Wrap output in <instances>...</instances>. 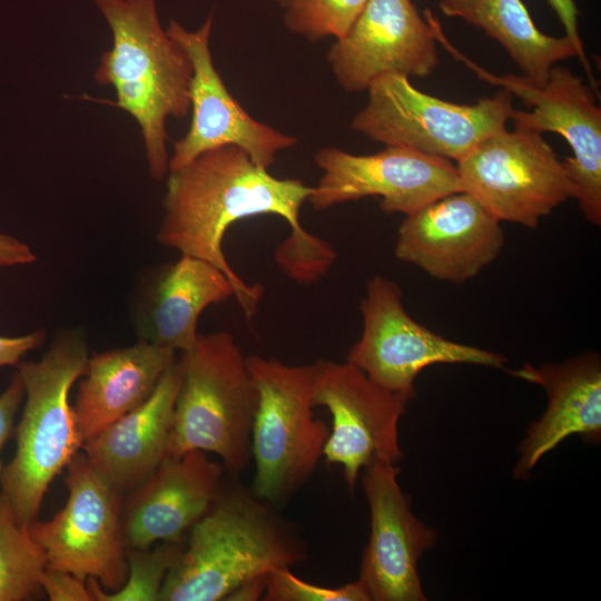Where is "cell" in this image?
Returning <instances> with one entry per match:
<instances>
[{
	"label": "cell",
	"instance_id": "cell-17",
	"mask_svg": "<svg viewBox=\"0 0 601 601\" xmlns=\"http://www.w3.org/2000/svg\"><path fill=\"white\" fill-rule=\"evenodd\" d=\"M327 61L341 88L357 92L388 73L428 77L439 53L431 24L411 0H368L346 35L333 43Z\"/></svg>",
	"mask_w": 601,
	"mask_h": 601
},
{
	"label": "cell",
	"instance_id": "cell-20",
	"mask_svg": "<svg viewBox=\"0 0 601 601\" xmlns=\"http://www.w3.org/2000/svg\"><path fill=\"white\" fill-rule=\"evenodd\" d=\"M508 372L540 385L548 395L545 412L529 425L520 444V457L513 469L515 479L525 480L539 460L570 435L577 434L589 444L600 443L601 358L598 353L590 351L558 364L525 363Z\"/></svg>",
	"mask_w": 601,
	"mask_h": 601
},
{
	"label": "cell",
	"instance_id": "cell-5",
	"mask_svg": "<svg viewBox=\"0 0 601 601\" xmlns=\"http://www.w3.org/2000/svg\"><path fill=\"white\" fill-rule=\"evenodd\" d=\"M180 384L168 456L193 450L214 453L228 474L252 460V431L258 392L246 356L228 332L199 334L177 358Z\"/></svg>",
	"mask_w": 601,
	"mask_h": 601
},
{
	"label": "cell",
	"instance_id": "cell-24",
	"mask_svg": "<svg viewBox=\"0 0 601 601\" xmlns=\"http://www.w3.org/2000/svg\"><path fill=\"white\" fill-rule=\"evenodd\" d=\"M46 566L43 550L0 496V601H27L41 595L40 579Z\"/></svg>",
	"mask_w": 601,
	"mask_h": 601
},
{
	"label": "cell",
	"instance_id": "cell-13",
	"mask_svg": "<svg viewBox=\"0 0 601 601\" xmlns=\"http://www.w3.org/2000/svg\"><path fill=\"white\" fill-rule=\"evenodd\" d=\"M323 175L307 201L315 210L381 197L384 213L413 214L428 203L462 191L452 160L400 146H386L371 155H354L325 147L315 155Z\"/></svg>",
	"mask_w": 601,
	"mask_h": 601
},
{
	"label": "cell",
	"instance_id": "cell-15",
	"mask_svg": "<svg viewBox=\"0 0 601 601\" xmlns=\"http://www.w3.org/2000/svg\"><path fill=\"white\" fill-rule=\"evenodd\" d=\"M396 464L375 457L363 469L362 486L371 515V533L358 580L371 601H424L418 561L433 549L437 532L415 516L401 489Z\"/></svg>",
	"mask_w": 601,
	"mask_h": 601
},
{
	"label": "cell",
	"instance_id": "cell-1",
	"mask_svg": "<svg viewBox=\"0 0 601 601\" xmlns=\"http://www.w3.org/2000/svg\"><path fill=\"white\" fill-rule=\"evenodd\" d=\"M311 193L312 187L302 180L274 177L242 148L220 146L168 173L164 216L156 237L180 255L220 269L231 282L245 317L250 319L264 288L247 284L230 267L223 252L225 234L233 224L252 216L284 218L290 234L276 249L275 260L296 283H316L334 264L336 252L300 225V208Z\"/></svg>",
	"mask_w": 601,
	"mask_h": 601
},
{
	"label": "cell",
	"instance_id": "cell-12",
	"mask_svg": "<svg viewBox=\"0 0 601 601\" xmlns=\"http://www.w3.org/2000/svg\"><path fill=\"white\" fill-rule=\"evenodd\" d=\"M313 367V405L332 416L323 456L342 466L353 492L359 473L375 457L394 464L404 457L398 424L411 400L382 387L347 361L319 359Z\"/></svg>",
	"mask_w": 601,
	"mask_h": 601
},
{
	"label": "cell",
	"instance_id": "cell-26",
	"mask_svg": "<svg viewBox=\"0 0 601 601\" xmlns=\"http://www.w3.org/2000/svg\"><path fill=\"white\" fill-rule=\"evenodd\" d=\"M368 0H288L284 24L309 41L342 38L356 21Z\"/></svg>",
	"mask_w": 601,
	"mask_h": 601
},
{
	"label": "cell",
	"instance_id": "cell-18",
	"mask_svg": "<svg viewBox=\"0 0 601 601\" xmlns=\"http://www.w3.org/2000/svg\"><path fill=\"white\" fill-rule=\"evenodd\" d=\"M226 469L206 452L193 450L167 456L122 505L126 548L184 542L186 534L220 494Z\"/></svg>",
	"mask_w": 601,
	"mask_h": 601
},
{
	"label": "cell",
	"instance_id": "cell-30",
	"mask_svg": "<svg viewBox=\"0 0 601 601\" xmlns=\"http://www.w3.org/2000/svg\"><path fill=\"white\" fill-rule=\"evenodd\" d=\"M46 336L43 328L19 336H0V367L18 365L27 353L45 343Z\"/></svg>",
	"mask_w": 601,
	"mask_h": 601
},
{
	"label": "cell",
	"instance_id": "cell-4",
	"mask_svg": "<svg viewBox=\"0 0 601 601\" xmlns=\"http://www.w3.org/2000/svg\"><path fill=\"white\" fill-rule=\"evenodd\" d=\"M88 358L85 329L66 327L56 333L39 361L17 365L24 406L16 428V454L0 473V496L21 525L37 520L49 485L81 450L69 393Z\"/></svg>",
	"mask_w": 601,
	"mask_h": 601
},
{
	"label": "cell",
	"instance_id": "cell-29",
	"mask_svg": "<svg viewBox=\"0 0 601 601\" xmlns=\"http://www.w3.org/2000/svg\"><path fill=\"white\" fill-rule=\"evenodd\" d=\"M23 398V384L16 371L9 385L0 395V473L4 466L1 460V453L10 437L14 416Z\"/></svg>",
	"mask_w": 601,
	"mask_h": 601
},
{
	"label": "cell",
	"instance_id": "cell-19",
	"mask_svg": "<svg viewBox=\"0 0 601 601\" xmlns=\"http://www.w3.org/2000/svg\"><path fill=\"white\" fill-rule=\"evenodd\" d=\"M231 297L235 288L220 269L180 255L139 276L130 297V319L139 341L183 353L198 338L201 313Z\"/></svg>",
	"mask_w": 601,
	"mask_h": 601
},
{
	"label": "cell",
	"instance_id": "cell-32",
	"mask_svg": "<svg viewBox=\"0 0 601 601\" xmlns=\"http://www.w3.org/2000/svg\"><path fill=\"white\" fill-rule=\"evenodd\" d=\"M36 259L37 255L28 244L0 233V267L29 265Z\"/></svg>",
	"mask_w": 601,
	"mask_h": 601
},
{
	"label": "cell",
	"instance_id": "cell-9",
	"mask_svg": "<svg viewBox=\"0 0 601 601\" xmlns=\"http://www.w3.org/2000/svg\"><path fill=\"white\" fill-rule=\"evenodd\" d=\"M66 469L65 506L48 521L35 520L29 532L45 552L46 568L82 581L93 578L105 591H117L128 575L121 493L96 472L81 450Z\"/></svg>",
	"mask_w": 601,
	"mask_h": 601
},
{
	"label": "cell",
	"instance_id": "cell-28",
	"mask_svg": "<svg viewBox=\"0 0 601 601\" xmlns=\"http://www.w3.org/2000/svg\"><path fill=\"white\" fill-rule=\"evenodd\" d=\"M75 575L46 568L40 585L51 601H93L88 585Z\"/></svg>",
	"mask_w": 601,
	"mask_h": 601
},
{
	"label": "cell",
	"instance_id": "cell-23",
	"mask_svg": "<svg viewBox=\"0 0 601 601\" xmlns=\"http://www.w3.org/2000/svg\"><path fill=\"white\" fill-rule=\"evenodd\" d=\"M439 7L445 16L463 19L500 42L534 86L546 83L555 63L578 57L565 36H549L535 26L522 0H441Z\"/></svg>",
	"mask_w": 601,
	"mask_h": 601
},
{
	"label": "cell",
	"instance_id": "cell-31",
	"mask_svg": "<svg viewBox=\"0 0 601 601\" xmlns=\"http://www.w3.org/2000/svg\"><path fill=\"white\" fill-rule=\"evenodd\" d=\"M546 1L556 13L559 20L561 21L565 30V37L574 46L578 58L583 65L585 71L588 72L589 78L592 82V86H594L595 81L593 79L591 68H590L588 58L585 57L583 45L579 35V28H578L579 10L575 6V2L573 0H546Z\"/></svg>",
	"mask_w": 601,
	"mask_h": 601
},
{
	"label": "cell",
	"instance_id": "cell-2",
	"mask_svg": "<svg viewBox=\"0 0 601 601\" xmlns=\"http://www.w3.org/2000/svg\"><path fill=\"white\" fill-rule=\"evenodd\" d=\"M230 474L193 524L158 601H223L240 584L307 559L299 526Z\"/></svg>",
	"mask_w": 601,
	"mask_h": 601
},
{
	"label": "cell",
	"instance_id": "cell-25",
	"mask_svg": "<svg viewBox=\"0 0 601 601\" xmlns=\"http://www.w3.org/2000/svg\"><path fill=\"white\" fill-rule=\"evenodd\" d=\"M184 544L185 541H162L154 549L127 548L128 575L119 590L105 591L96 579H87L93 601H158L165 578Z\"/></svg>",
	"mask_w": 601,
	"mask_h": 601
},
{
	"label": "cell",
	"instance_id": "cell-11",
	"mask_svg": "<svg viewBox=\"0 0 601 601\" xmlns=\"http://www.w3.org/2000/svg\"><path fill=\"white\" fill-rule=\"evenodd\" d=\"M442 45L491 83L502 86L523 100L531 111L515 110V125L561 135L572 149L563 165L575 187L574 198L585 220L601 224V109L591 87L570 69L553 66L544 86L522 76L491 75L459 52L446 39Z\"/></svg>",
	"mask_w": 601,
	"mask_h": 601
},
{
	"label": "cell",
	"instance_id": "cell-21",
	"mask_svg": "<svg viewBox=\"0 0 601 601\" xmlns=\"http://www.w3.org/2000/svg\"><path fill=\"white\" fill-rule=\"evenodd\" d=\"M179 384L176 361L146 402L83 442L90 465L119 493L131 492L168 456Z\"/></svg>",
	"mask_w": 601,
	"mask_h": 601
},
{
	"label": "cell",
	"instance_id": "cell-22",
	"mask_svg": "<svg viewBox=\"0 0 601 601\" xmlns=\"http://www.w3.org/2000/svg\"><path fill=\"white\" fill-rule=\"evenodd\" d=\"M176 361V352L139 339L89 356L72 405L82 441L146 402Z\"/></svg>",
	"mask_w": 601,
	"mask_h": 601
},
{
	"label": "cell",
	"instance_id": "cell-8",
	"mask_svg": "<svg viewBox=\"0 0 601 601\" xmlns=\"http://www.w3.org/2000/svg\"><path fill=\"white\" fill-rule=\"evenodd\" d=\"M456 168L463 191L500 221L528 228L575 196L563 161L542 132L521 125L487 136Z\"/></svg>",
	"mask_w": 601,
	"mask_h": 601
},
{
	"label": "cell",
	"instance_id": "cell-33",
	"mask_svg": "<svg viewBox=\"0 0 601 601\" xmlns=\"http://www.w3.org/2000/svg\"><path fill=\"white\" fill-rule=\"evenodd\" d=\"M266 589V575L252 579L236 588L226 601H256L263 600Z\"/></svg>",
	"mask_w": 601,
	"mask_h": 601
},
{
	"label": "cell",
	"instance_id": "cell-7",
	"mask_svg": "<svg viewBox=\"0 0 601 601\" xmlns=\"http://www.w3.org/2000/svg\"><path fill=\"white\" fill-rule=\"evenodd\" d=\"M367 91V105L352 119L354 131L385 146L455 161L506 128L514 111L513 95L504 88L476 104L462 105L420 91L398 73L380 77Z\"/></svg>",
	"mask_w": 601,
	"mask_h": 601
},
{
	"label": "cell",
	"instance_id": "cell-16",
	"mask_svg": "<svg viewBox=\"0 0 601 601\" xmlns=\"http://www.w3.org/2000/svg\"><path fill=\"white\" fill-rule=\"evenodd\" d=\"M500 223L470 194L452 193L406 216L394 254L436 279L463 284L500 255Z\"/></svg>",
	"mask_w": 601,
	"mask_h": 601
},
{
	"label": "cell",
	"instance_id": "cell-34",
	"mask_svg": "<svg viewBox=\"0 0 601 601\" xmlns=\"http://www.w3.org/2000/svg\"><path fill=\"white\" fill-rule=\"evenodd\" d=\"M273 1H275L279 6L284 7L288 0H273Z\"/></svg>",
	"mask_w": 601,
	"mask_h": 601
},
{
	"label": "cell",
	"instance_id": "cell-14",
	"mask_svg": "<svg viewBox=\"0 0 601 601\" xmlns=\"http://www.w3.org/2000/svg\"><path fill=\"white\" fill-rule=\"evenodd\" d=\"M214 11L193 31L170 20L167 35L187 51L194 68L190 83L193 118L188 131L174 142L169 171L179 169L198 155L234 145L252 160L268 169L279 151L294 147L297 138L253 118L226 88L216 70L210 50Z\"/></svg>",
	"mask_w": 601,
	"mask_h": 601
},
{
	"label": "cell",
	"instance_id": "cell-10",
	"mask_svg": "<svg viewBox=\"0 0 601 601\" xmlns=\"http://www.w3.org/2000/svg\"><path fill=\"white\" fill-rule=\"evenodd\" d=\"M400 285L376 275L361 300L363 328L346 361L382 387L412 400L418 374L435 364L504 368L503 355L451 341L416 322L403 305Z\"/></svg>",
	"mask_w": 601,
	"mask_h": 601
},
{
	"label": "cell",
	"instance_id": "cell-6",
	"mask_svg": "<svg viewBox=\"0 0 601 601\" xmlns=\"http://www.w3.org/2000/svg\"><path fill=\"white\" fill-rule=\"evenodd\" d=\"M246 363L258 392L252 491L280 508L315 472L331 428L313 411V364L288 365L259 355L246 356Z\"/></svg>",
	"mask_w": 601,
	"mask_h": 601
},
{
	"label": "cell",
	"instance_id": "cell-3",
	"mask_svg": "<svg viewBox=\"0 0 601 601\" xmlns=\"http://www.w3.org/2000/svg\"><path fill=\"white\" fill-rule=\"evenodd\" d=\"M112 35V45L93 73L100 86H112L111 104L138 124L149 175L169 173L167 120L190 111L194 68L184 47L161 27L156 0H93Z\"/></svg>",
	"mask_w": 601,
	"mask_h": 601
},
{
	"label": "cell",
	"instance_id": "cell-27",
	"mask_svg": "<svg viewBox=\"0 0 601 601\" xmlns=\"http://www.w3.org/2000/svg\"><path fill=\"white\" fill-rule=\"evenodd\" d=\"M265 601H371L363 583L357 580L338 588L306 582L290 568H280L266 575Z\"/></svg>",
	"mask_w": 601,
	"mask_h": 601
}]
</instances>
